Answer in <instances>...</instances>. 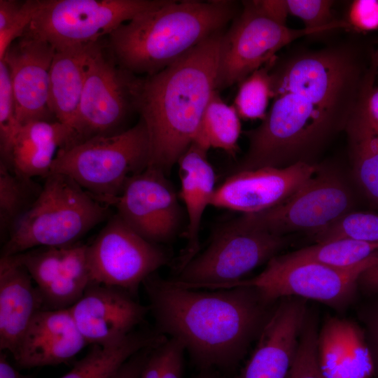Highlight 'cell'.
Wrapping results in <instances>:
<instances>
[{
    "label": "cell",
    "mask_w": 378,
    "mask_h": 378,
    "mask_svg": "<svg viewBox=\"0 0 378 378\" xmlns=\"http://www.w3.org/2000/svg\"><path fill=\"white\" fill-rule=\"evenodd\" d=\"M358 286L368 294L378 295V264L368 268L360 274Z\"/></svg>",
    "instance_id": "44"
},
{
    "label": "cell",
    "mask_w": 378,
    "mask_h": 378,
    "mask_svg": "<svg viewBox=\"0 0 378 378\" xmlns=\"http://www.w3.org/2000/svg\"><path fill=\"white\" fill-rule=\"evenodd\" d=\"M29 273L43 309H69L93 282L88 244L42 246L10 255Z\"/></svg>",
    "instance_id": "15"
},
{
    "label": "cell",
    "mask_w": 378,
    "mask_h": 378,
    "mask_svg": "<svg viewBox=\"0 0 378 378\" xmlns=\"http://www.w3.org/2000/svg\"><path fill=\"white\" fill-rule=\"evenodd\" d=\"M88 259L93 282L120 288L134 297L144 281L169 260L159 244L138 234L117 214L88 245Z\"/></svg>",
    "instance_id": "13"
},
{
    "label": "cell",
    "mask_w": 378,
    "mask_h": 378,
    "mask_svg": "<svg viewBox=\"0 0 378 378\" xmlns=\"http://www.w3.org/2000/svg\"><path fill=\"white\" fill-rule=\"evenodd\" d=\"M100 202L71 178L57 173L45 178L42 191L4 243L1 257L42 246H63L78 240L108 216Z\"/></svg>",
    "instance_id": "5"
},
{
    "label": "cell",
    "mask_w": 378,
    "mask_h": 378,
    "mask_svg": "<svg viewBox=\"0 0 378 378\" xmlns=\"http://www.w3.org/2000/svg\"><path fill=\"white\" fill-rule=\"evenodd\" d=\"M376 264H378V252L348 267L314 262H288L278 255L267 263L259 274L219 288L252 286L272 302L286 297H298L342 311L354 301L360 274Z\"/></svg>",
    "instance_id": "9"
},
{
    "label": "cell",
    "mask_w": 378,
    "mask_h": 378,
    "mask_svg": "<svg viewBox=\"0 0 378 378\" xmlns=\"http://www.w3.org/2000/svg\"><path fill=\"white\" fill-rule=\"evenodd\" d=\"M74 131L58 121L22 125L14 142L8 169L25 178H46L59 149L73 144Z\"/></svg>",
    "instance_id": "24"
},
{
    "label": "cell",
    "mask_w": 378,
    "mask_h": 378,
    "mask_svg": "<svg viewBox=\"0 0 378 378\" xmlns=\"http://www.w3.org/2000/svg\"><path fill=\"white\" fill-rule=\"evenodd\" d=\"M200 378H215V377H211V376H204V377H200Z\"/></svg>",
    "instance_id": "48"
},
{
    "label": "cell",
    "mask_w": 378,
    "mask_h": 378,
    "mask_svg": "<svg viewBox=\"0 0 378 378\" xmlns=\"http://www.w3.org/2000/svg\"><path fill=\"white\" fill-rule=\"evenodd\" d=\"M318 328L316 314L309 311L295 360L286 378H323L316 354Z\"/></svg>",
    "instance_id": "34"
},
{
    "label": "cell",
    "mask_w": 378,
    "mask_h": 378,
    "mask_svg": "<svg viewBox=\"0 0 378 378\" xmlns=\"http://www.w3.org/2000/svg\"><path fill=\"white\" fill-rule=\"evenodd\" d=\"M354 203L351 189L341 174L319 165L314 176L280 204L227 223L279 236L300 231L312 234L351 211Z\"/></svg>",
    "instance_id": "8"
},
{
    "label": "cell",
    "mask_w": 378,
    "mask_h": 378,
    "mask_svg": "<svg viewBox=\"0 0 378 378\" xmlns=\"http://www.w3.org/2000/svg\"><path fill=\"white\" fill-rule=\"evenodd\" d=\"M166 175L148 167L127 180L113 203L130 227L156 244L169 241L181 221L178 197Z\"/></svg>",
    "instance_id": "14"
},
{
    "label": "cell",
    "mask_w": 378,
    "mask_h": 378,
    "mask_svg": "<svg viewBox=\"0 0 378 378\" xmlns=\"http://www.w3.org/2000/svg\"><path fill=\"white\" fill-rule=\"evenodd\" d=\"M308 312L305 299H279L237 378H286L295 360Z\"/></svg>",
    "instance_id": "19"
},
{
    "label": "cell",
    "mask_w": 378,
    "mask_h": 378,
    "mask_svg": "<svg viewBox=\"0 0 378 378\" xmlns=\"http://www.w3.org/2000/svg\"><path fill=\"white\" fill-rule=\"evenodd\" d=\"M378 252V243L338 239L279 255L288 262H314L335 267L355 265Z\"/></svg>",
    "instance_id": "30"
},
{
    "label": "cell",
    "mask_w": 378,
    "mask_h": 378,
    "mask_svg": "<svg viewBox=\"0 0 378 378\" xmlns=\"http://www.w3.org/2000/svg\"><path fill=\"white\" fill-rule=\"evenodd\" d=\"M272 60L239 83L233 106L240 118L261 121L265 119L272 99L270 74Z\"/></svg>",
    "instance_id": "31"
},
{
    "label": "cell",
    "mask_w": 378,
    "mask_h": 378,
    "mask_svg": "<svg viewBox=\"0 0 378 378\" xmlns=\"http://www.w3.org/2000/svg\"><path fill=\"white\" fill-rule=\"evenodd\" d=\"M142 82L143 76L118 64L104 38L92 43L71 146L127 130L125 126L131 116L139 114Z\"/></svg>",
    "instance_id": "7"
},
{
    "label": "cell",
    "mask_w": 378,
    "mask_h": 378,
    "mask_svg": "<svg viewBox=\"0 0 378 378\" xmlns=\"http://www.w3.org/2000/svg\"><path fill=\"white\" fill-rule=\"evenodd\" d=\"M43 309L29 273L13 257L0 258V350L12 356L36 314Z\"/></svg>",
    "instance_id": "22"
},
{
    "label": "cell",
    "mask_w": 378,
    "mask_h": 378,
    "mask_svg": "<svg viewBox=\"0 0 378 378\" xmlns=\"http://www.w3.org/2000/svg\"><path fill=\"white\" fill-rule=\"evenodd\" d=\"M0 378H32L30 375L21 373L8 360L5 352L0 353Z\"/></svg>",
    "instance_id": "46"
},
{
    "label": "cell",
    "mask_w": 378,
    "mask_h": 378,
    "mask_svg": "<svg viewBox=\"0 0 378 378\" xmlns=\"http://www.w3.org/2000/svg\"><path fill=\"white\" fill-rule=\"evenodd\" d=\"M223 32L211 35L157 74L143 76L139 113L149 135V167L169 174L194 141L216 90Z\"/></svg>",
    "instance_id": "3"
},
{
    "label": "cell",
    "mask_w": 378,
    "mask_h": 378,
    "mask_svg": "<svg viewBox=\"0 0 378 378\" xmlns=\"http://www.w3.org/2000/svg\"><path fill=\"white\" fill-rule=\"evenodd\" d=\"M358 313L373 363L372 378H378V295Z\"/></svg>",
    "instance_id": "38"
},
{
    "label": "cell",
    "mask_w": 378,
    "mask_h": 378,
    "mask_svg": "<svg viewBox=\"0 0 378 378\" xmlns=\"http://www.w3.org/2000/svg\"><path fill=\"white\" fill-rule=\"evenodd\" d=\"M241 5L220 38L216 78L218 91L239 83L291 42L317 34L305 28H290L270 18L255 0L243 1Z\"/></svg>",
    "instance_id": "12"
},
{
    "label": "cell",
    "mask_w": 378,
    "mask_h": 378,
    "mask_svg": "<svg viewBox=\"0 0 378 378\" xmlns=\"http://www.w3.org/2000/svg\"><path fill=\"white\" fill-rule=\"evenodd\" d=\"M150 140L145 121L127 130L59 150L50 174L66 175L100 202L113 205L126 182L148 167Z\"/></svg>",
    "instance_id": "6"
},
{
    "label": "cell",
    "mask_w": 378,
    "mask_h": 378,
    "mask_svg": "<svg viewBox=\"0 0 378 378\" xmlns=\"http://www.w3.org/2000/svg\"><path fill=\"white\" fill-rule=\"evenodd\" d=\"M351 29L358 33L378 29V0H354L348 9L346 20Z\"/></svg>",
    "instance_id": "36"
},
{
    "label": "cell",
    "mask_w": 378,
    "mask_h": 378,
    "mask_svg": "<svg viewBox=\"0 0 378 378\" xmlns=\"http://www.w3.org/2000/svg\"><path fill=\"white\" fill-rule=\"evenodd\" d=\"M218 92H213L193 142L206 150L220 149L234 156L241 133L240 118L233 105L227 104Z\"/></svg>",
    "instance_id": "28"
},
{
    "label": "cell",
    "mask_w": 378,
    "mask_h": 378,
    "mask_svg": "<svg viewBox=\"0 0 378 378\" xmlns=\"http://www.w3.org/2000/svg\"><path fill=\"white\" fill-rule=\"evenodd\" d=\"M153 348L143 349L132 356L110 378H140L144 365Z\"/></svg>",
    "instance_id": "40"
},
{
    "label": "cell",
    "mask_w": 378,
    "mask_h": 378,
    "mask_svg": "<svg viewBox=\"0 0 378 378\" xmlns=\"http://www.w3.org/2000/svg\"><path fill=\"white\" fill-rule=\"evenodd\" d=\"M88 344L69 309H42L34 317L13 355L22 368L55 365Z\"/></svg>",
    "instance_id": "20"
},
{
    "label": "cell",
    "mask_w": 378,
    "mask_h": 378,
    "mask_svg": "<svg viewBox=\"0 0 378 378\" xmlns=\"http://www.w3.org/2000/svg\"><path fill=\"white\" fill-rule=\"evenodd\" d=\"M24 1L0 0V31L4 30L22 9Z\"/></svg>",
    "instance_id": "43"
},
{
    "label": "cell",
    "mask_w": 378,
    "mask_h": 378,
    "mask_svg": "<svg viewBox=\"0 0 378 378\" xmlns=\"http://www.w3.org/2000/svg\"><path fill=\"white\" fill-rule=\"evenodd\" d=\"M69 309L88 344L101 346L134 332L149 311L126 290L95 282Z\"/></svg>",
    "instance_id": "18"
},
{
    "label": "cell",
    "mask_w": 378,
    "mask_h": 378,
    "mask_svg": "<svg viewBox=\"0 0 378 378\" xmlns=\"http://www.w3.org/2000/svg\"><path fill=\"white\" fill-rule=\"evenodd\" d=\"M361 106L370 123L378 130V87L374 83L366 90Z\"/></svg>",
    "instance_id": "42"
},
{
    "label": "cell",
    "mask_w": 378,
    "mask_h": 378,
    "mask_svg": "<svg viewBox=\"0 0 378 378\" xmlns=\"http://www.w3.org/2000/svg\"><path fill=\"white\" fill-rule=\"evenodd\" d=\"M207 151L192 142L180 157L179 197L186 207L188 223L184 234L186 246L179 258L177 271L200 252L199 233L204 213L216 190V174Z\"/></svg>",
    "instance_id": "23"
},
{
    "label": "cell",
    "mask_w": 378,
    "mask_h": 378,
    "mask_svg": "<svg viewBox=\"0 0 378 378\" xmlns=\"http://www.w3.org/2000/svg\"><path fill=\"white\" fill-rule=\"evenodd\" d=\"M376 73L373 58L368 66L351 40L276 55L270 71L272 104L261 123L244 132L248 150L233 172L316 164L345 131Z\"/></svg>",
    "instance_id": "1"
},
{
    "label": "cell",
    "mask_w": 378,
    "mask_h": 378,
    "mask_svg": "<svg viewBox=\"0 0 378 378\" xmlns=\"http://www.w3.org/2000/svg\"><path fill=\"white\" fill-rule=\"evenodd\" d=\"M286 236L241 229L227 223L171 279L176 285L195 289H216L241 279L287 245Z\"/></svg>",
    "instance_id": "10"
},
{
    "label": "cell",
    "mask_w": 378,
    "mask_h": 378,
    "mask_svg": "<svg viewBox=\"0 0 378 378\" xmlns=\"http://www.w3.org/2000/svg\"><path fill=\"white\" fill-rule=\"evenodd\" d=\"M319 165L298 162L232 172L216 188L212 206L243 214L272 208L290 196L318 171Z\"/></svg>",
    "instance_id": "16"
},
{
    "label": "cell",
    "mask_w": 378,
    "mask_h": 378,
    "mask_svg": "<svg viewBox=\"0 0 378 378\" xmlns=\"http://www.w3.org/2000/svg\"><path fill=\"white\" fill-rule=\"evenodd\" d=\"M161 344L151 350L144 365L140 378H160L162 357Z\"/></svg>",
    "instance_id": "45"
},
{
    "label": "cell",
    "mask_w": 378,
    "mask_h": 378,
    "mask_svg": "<svg viewBox=\"0 0 378 378\" xmlns=\"http://www.w3.org/2000/svg\"><path fill=\"white\" fill-rule=\"evenodd\" d=\"M318 366L323 378H372L373 363L362 327L329 316L318 328Z\"/></svg>",
    "instance_id": "21"
},
{
    "label": "cell",
    "mask_w": 378,
    "mask_h": 378,
    "mask_svg": "<svg viewBox=\"0 0 378 378\" xmlns=\"http://www.w3.org/2000/svg\"><path fill=\"white\" fill-rule=\"evenodd\" d=\"M373 59L375 62L377 73H378V51L373 54Z\"/></svg>",
    "instance_id": "47"
},
{
    "label": "cell",
    "mask_w": 378,
    "mask_h": 378,
    "mask_svg": "<svg viewBox=\"0 0 378 378\" xmlns=\"http://www.w3.org/2000/svg\"><path fill=\"white\" fill-rule=\"evenodd\" d=\"M288 13L300 18L307 29L317 34L327 31L346 29L344 20H335L332 14L333 1L286 0Z\"/></svg>",
    "instance_id": "35"
},
{
    "label": "cell",
    "mask_w": 378,
    "mask_h": 378,
    "mask_svg": "<svg viewBox=\"0 0 378 378\" xmlns=\"http://www.w3.org/2000/svg\"><path fill=\"white\" fill-rule=\"evenodd\" d=\"M161 349V365L160 378H181L183 354V345L174 339L170 338L162 342Z\"/></svg>",
    "instance_id": "39"
},
{
    "label": "cell",
    "mask_w": 378,
    "mask_h": 378,
    "mask_svg": "<svg viewBox=\"0 0 378 378\" xmlns=\"http://www.w3.org/2000/svg\"><path fill=\"white\" fill-rule=\"evenodd\" d=\"M258 6L270 18L286 24L289 14L286 0H255Z\"/></svg>",
    "instance_id": "41"
},
{
    "label": "cell",
    "mask_w": 378,
    "mask_h": 378,
    "mask_svg": "<svg viewBox=\"0 0 378 378\" xmlns=\"http://www.w3.org/2000/svg\"><path fill=\"white\" fill-rule=\"evenodd\" d=\"M43 186L20 176L0 162V234L5 243L18 222L31 208Z\"/></svg>",
    "instance_id": "29"
},
{
    "label": "cell",
    "mask_w": 378,
    "mask_h": 378,
    "mask_svg": "<svg viewBox=\"0 0 378 378\" xmlns=\"http://www.w3.org/2000/svg\"><path fill=\"white\" fill-rule=\"evenodd\" d=\"M92 43L56 50L50 69L49 109L57 121L71 127L83 90Z\"/></svg>",
    "instance_id": "25"
},
{
    "label": "cell",
    "mask_w": 378,
    "mask_h": 378,
    "mask_svg": "<svg viewBox=\"0 0 378 378\" xmlns=\"http://www.w3.org/2000/svg\"><path fill=\"white\" fill-rule=\"evenodd\" d=\"M167 0H41L27 29L56 50L108 36L136 15Z\"/></svg>",
    "instance_id": "11"
},
{
    "label": "cell",
    "mask_w": 378,
    "mask_h": 378,
    "mask_svg": "<svg viewBox=\"0 0 378 378\" xmlns=\"http://www.w3.org/2000/svg\"><path fill=\"white\" fill-rule=\"evenodd\" d=\"M15 108V102L8 68L0 60V153L1 161L8 168L13 146L21 128Z\"/></svg>",
    "instance_id": "33"
},
{
    "label": "cell",
    "mask_w": 378,
    "mask_h": 378,
    "mask_svg": "<svg viewBox=\"0 0 378 378\" xmlns=\"http://www.w3.org/2000/svg\"><path fill=\"white\" fill-rule=\"evenodd\" d=\"M312 235L316 243L338 239L378 243V214L351 211Z\"/></svg>",
    "instance_id": "32"
},
{
    "label": "cell",
    "mask_w": 378,
    "mask_h": 378,
    "mask_svg": "<svg viewBox=\"0 0 378 378\" xmlns=\"http://www.w3.org/2000/svg\"><path fill=\"white\" fill-rule=\"evenodd\" d=\"M239 10L234 1L167 0L118 27L107 36V46L120 66L151 76L223 31Z\"/></svg>",
    "instance_id": "4"
},
{
    "label": "cell",
    "mask_w": 378,
    "mask_h": 378,
    "mask_svg": "<svg viewBox=\"0 0 378 378\" xmlns=\"http://www.w3.org/2000/svg\"><path fill=\"white\" fill-rule=\"evenodd\" d=\"M41 6V0H27L9 24L0 31V59H2L11 43L22 36Z\"/></svg>",
    "instance_id": "37"
},
{
    "label": "cell",
    "mask_w": 378,
    "mask_h": 378,
    "mask_svg": "<svg viewBox=\"0 0 378 378\" xmlns=\"http://www.w3.org/2000/svg\"><path fill=\"white\" fill-rule=\"evenodd\" d=\"M163 335L134 331L109 345H92L90 351L61 378H110L129 358L140 351L157 346Z\"/></svg>",
    "instance_id": "27"
},
{
    "label": "cell",
    "mask_w": 378,
    "mask_h": 378,
    "mask_svg": "<svg viewBox=\"0 0 378 378\" xmlns=\"http://www.w3.org/2000/svg\"><path fill=\"white\" fill-rule=\"evenodd\" d=\"M361 103L344 132L354 177L369 200L378 206V130L366 117Z\"/></svg>",
    "instance_id": "26"
},
{
    "label": "cell",
    "mask_w": 378,
    "mask_h": 378,
    "mask_svg": "<svg viewBox=\"0 0 378 378\" xmlns=\"http://www.w3.org/2000/svg\"><path fill=\"white\" fill-rule=\"evenodd\" d=\"M55 53L50 43L26 30L2 59L10 72L15 115L21 126L34 121H57L48 107Z\"/></svg>",
    "instance_id": "17"
},
{
    "label": "cell",
    "mask_w": 378,
    "mask_h": 378,
    "mask_svg": "<svg viewBox=\"0 0 378 378\" xmlns=\"http://www.w3.org/2000/svg\"><path fill=\"white\" fill-rule=\"evenodd\" d=\"M142 285L158 331L180 342L205 369L237 365L257 341L277 302L252 286L200 290L155 274Z\"/></svg>",
    "instance_id": "2"
}]
</instances>
